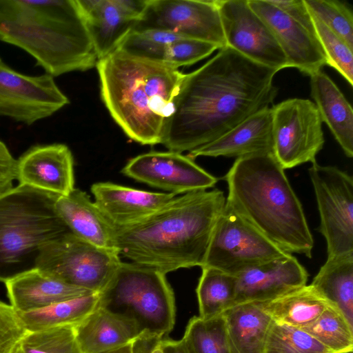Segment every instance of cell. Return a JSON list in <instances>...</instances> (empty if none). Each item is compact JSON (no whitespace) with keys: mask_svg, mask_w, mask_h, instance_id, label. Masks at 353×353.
Returning <instances> with one entry per match:
<instances>
[{"mask_svg":"<svg viewBox=\"0 0 353 353\" xmlns=\"http://www.w3.org/2000/svg\"><path fill=\"white\" fill-rule=\"evenodd\" d=\"M277 71L228 46L186 74L161 144L190 152L209 143L273 103Z\"/></svg>","mask_w":353,"mask_h":353,"instance_id":"6da1fadb","label":"cell"},{"mask_svg":"<svg viewBox=\"0 0 353 353\" xmlns=\"http://www.w3.org/2000/svg\"><path fill=\"white\" fill-rule=\"evenodd\" d=\"M225 203L219 189L175 196L143 219L114 227L115 248L120 257L165 274L201 267Z\"/></svg>","mask_w":353,"mask_h":353,"instance_id":"7a4b0ae2","label":"cell"},{"mask_svg":"<svg viewBox=\"0 0 353 353\" xmlns=\"http://www.w3.org/2000/svg\"><path fill=\"white\" fill-rule=\"evenodd\" d=\"M96 67L101 99L124 133L142 145L161 143L186 74L118 50Z\"/></svg>","mask_w":353,"mask_h":353,"instance_id":"3957f363","label":"cell"},{"mask_svg":"<svg viewBox=\"0 0 353 353\" xmlns=\"http://www.w3.org/2000/svg\"><path fill=\"white\" fill-rule=\"evenodd\" d=\"M226 203L285 252L312 257L314 239L302 205L272 152L236 159L223 176Z\"/></svg>","mask_w":353,"mask_h":353,"instance_id":"277c9868","label":"cell"},{"mask_svg":"<svg viewBox=\"0 0 353 353\" xmlns=\"http://www.w3.org/2000/svg\"><path fill=\"white\" fill-rule=\"evenodd\" d=\"M0 41L26 52L54 78L98 61L76 0H0Z\"/></svg>","mask_w":353,"mask_h":353,"instance_id":"5b68a950","label":"cell"},{"mask_svg":"<svg viewBox=\"0 0 353 353\" xmlns=\"http://www.w3.org/2000/svg\"><path fill=\"white\" fill-rule=\"evenodd\" d=\"M58 196L20 184L0 194V281L36 268L41 248L70 232L56 211Z\"/></svg>","mask_w":353,"mask_h":353,"instance_id":"8992f818","label":"cell"},{"mask_svg":"<svg viewBox=\"0 0 353 353\" xmlns=\"http://www.w3.org/2000/svg\"><path fill=\"white\" fill-rule=\"evenodd\" d=\"M99 294V307L134 322L141 333L163 338L174 327L173 291L157 270L121 261Z\"/></svg>","mask_w":353,"mask_h":353,"instance_id":"52a82bcc","label":"cell"},{"mask_svg":"<svg viewBox=\"0 0 353 353\" xmlns=\"http://www.w3.org/2000/svg\"><path fill=\"white\" fill-rule=\"evenodd\" d=\"M121 262L117 250L98 248L70 232L41 248L36 268L68 284L99 293Z\"/></svg>","mask_w":353,"mask_h":353,"instance_id":"ba28073f","label":"cell"},{"mask_svg":"<svg viewBox=\"0 0 353 353\" xmlns=\"http://www.w3.org/2000/svg\"><path fill=\"white\" fill-rule=\"evenodd\" d=\"M289 254L225 203L201 268H213L236 276L252 267Z\"/></svg>","mask_w":353,"mask_h":353,"instance_id":"9c48e42d","label":"cell"},{"mask_svg":"<svg viewBox=\"0 0 353 353\" xmlns=\"http://www.w3.org/2000/svg\"><path fill=\"white\" fill-rule=\"evenodd\" d=\"M273 154L284 169L316 162L325 139L323 121L314 102L292 98L271 107Z\"/></svg>","mask_w":353,"mask_h":353,"instance_id":"30bf717a","label":"cell"},{"mask_svg":"<svg viewBox=\"0 0 353 353\" xmlns=\"http://www.w3.org/2000/svg\"><path fill=\"white\" fill-rule=\"evenodd\" d=\"M320 215L319 232L327 256L353 252V178L330 165L312 163L308 170Z\"/></svg>","mask_w":353,"mask_h":353,"instance_id":"8fae6325","label":"cell"},{"mask_svg":"<svg viewBox=\"0 0 353 353\" xmlns=\"http://www.w3.org/2000/svg\"><path fill=\"white\" fill-rule=\"evenodd\" d=\"M159 30L226 46L217 0H148L132 31Z\"/></svg>","mask_w":353,"mask_h":353,"instance_id":"7c38bea8","label":"cell"},{"mask_svg":"<svg viewBox=\"0 0 353 353\" xmlns=\"http://www.w3.org/2000/svg\"><path fill=\"white\" fill-rule=\"evenodd\" d=\"M69 103L51 75L24 74L0 58V117L31 125Z\"/></svg>","mask_w":353,"mask_h":353,"instance_id":"4fadbf2b","label":"cell"},{"mask_svg":"<svg viewBox=\"0 0 353 353\" xmlns=\"http://www.w3.org/2000/svg\"><path fill=\"white\" fill-rule=\"evenodd\" d=\"M226 46L277 72L289 68L273 33L248 0H217Z\"/></svg>","mask_w":353,"mask_h":353,"instance_id":"5bb4252c","label":"cell"},{"mask_svg":"<svg viewBox=\"0 0 353 353\" xmlns=\"http://www.w3.org/2000/svg\"><path fill=\"white\" fill-rule=\"evenodd\" d=\"M121 172L176 195L212 188L218 181L188 155L170 150L139 154L131 159Z\"/></svg>","mask_w":353,"mask_h":353,"instance_id":"9a60e30c","label":"cell"},{"mask_svg":"<svg viewBox=\"0 0 353 353\" xmlns=\"http://www.w3.org/2000/svg\"><path fill=\"white\" fill-rule=\"evenodd\" d=\"M248 3L273 33L289 68H296L310 77L322 70L326 59L316 35L268 0H248Z\"/></svg>","mask_w":353,"mask_h":353,"instance_id":"2e32d148","label":"cell"},{"mask_svg":"<svg viewBox=\"0 0 353 353\" xmlns=\"http://www.w3.org/2000/svg\"><path fill=\"white\" fill-rule=\"evenodd\" d=\"M19 184L57 196L74 188V160L63 143L37 145L24 152L17 162Z\"/></svg>","mask_w":353,"mask_h":353,"instance_id":"e0dca14e","label":"cell"},{"mask_svg":"<svg viewBox=\"0 0 353 353\" xmlns=\"http://www.w3.org/2000/svg\"><path fill=\"white\" fill-rule=\"evenodd\" d=\"M235 276L234 305L271 301L306 285L308 273L290 254L252 267Z\"/></svg>","mask_w":353,"mask_h":353,"instance_id":"ac0fdd59","label":"cell"},{"mask_svg":"<svg viewBox=\"0 0 353 353\" xmlns=\"http://www.w3.org/2000/svg\"><path fill=\"white\" fill-rule=\"evenodd\" d=\"M90 190L94 202L115 228L130 225L143 219L176 196L111 182L94 183Z\"/></svg>","mask_w":353,"mask_h":353,"instance_id":"d6986e66","label":"cell"},{"mask_svg":"<svg viewBox=\"0 0 353 353\" xmlns=\"http://www.w3.org/2000/svg\"><path fill=\"white\" fill-rule=\"evenodd\" d=\"M259 152L273 153L272 112L263 108L216 140L188 152L189 157L239 158Z\"/></svg>","mask_w":353,"mask_h":353,"instance_id":"ffe728a7","label":"cell"},{"mask_svg":"<svg viewBox=\"0 0 353 353\" xmlns=\"http://www.w3.org/2000/svg\"><path fill=\"white\" fill-rule=\"evenodd\" d=\"M55 209L75 236L98 248L117 250L114 226L86 192L74 188L68 194L59 196Z\"/></svg>","mask_w":353,"mask_h":353,"instance_id":"44dd1931","label":"cell"},{"mask_svg":"<svg viewBox=\"0 0 353 353\" xmlns=\"http://www.w3.org/2000/svg\"><path fill=\"white\" fill-rule=\"evenodd\" d=\"M5 285L10 304L17 313L94 293L68 284L37 268L8 280Z\"/></svg>","mask_w":353,"mask_h":353,"instance_id":"7402d4cb","label":"cell"},{"mask_svg":"<svg viewBox=\"0 0 353 353\" xmlns=\"http://www.w3.org/2000/svg\"><path fill=\"white\" fill-rule=\"evenodd\" d=\"M85 20L98 60L114 52L132 30L116 0H76Z\"/></svg>","mask_w":353,"mask_h":353,"instance_id":"603a6c76","label":"cell"},{"mask_svg":"<svg viewBox=\"0 0 353 353\" xmlns=\"http://www.w3.org/2000/svg\"><path fill=\"white\" fill-rule=\"evenodd\" d=\"M81 353H102L130 343L141 332L137 324L97 305L74 326Z\"/></svg>","mask_w":353,"mask_h":353,"instance_id":"cb8c5ba5","label":"cell"},{"mask_svg":"<svg viewBox=\"0 0 353 353\" xmlns=\"http://www.w3.org/2000/svg\"><path fill=\"white\" fill-rule=\"evenodd\" d=\"M310 93L325 122L345 154L353 157V110L343 94L322 70L310 77Z\"/></svg>","mask_w":353,"mask_h":353,"instance_id":"d4e9b609","label":"cell"},{"mask_svg":"<svg viewBox=\"0 0 353 353\" xmlns=\"http://www.w3.org/2000/svg\"><path fill=\"white\" fill-rule=\"evenodd\" d=\"M230 353H264L273 319L262 303L234 305L223 314Z\"/></svg>","mask_w":353,"mask_h":353,"instance_id":"484cf974","label":"cell"},{"mask_svg":"<svg viewBox=\"0 0 353 353\" xmlns=\"http://www.w3.org/2000/svg\"><path fill=\"white\" fill-rule=\"evenodd\" d=\"M310 284L353 325V252L327 256Z\"/></svg>","mask_w":353,"mask_h":353,"instance_id":"4316f807","label":"cell"},{"mask_svg":"<svg viewBox=\"0 0 353 353\" xmlns=\"http://www.w3.org/2000/svg\"><path fill=\"white\" fill-rule=\"evenodd\" d=\"M329 303L311 284L262 303L264 310L274 321L298 328L314 322Z\"/></svg>","mask_w":353,"mask_h":353,"instance_id":"83f0119b","label":"cell"},{"mask_svg":"<svg viewBox=\"0 0 353 353\" xmlns=\"http://www.w3.org/2000/svg\"><path fill=\"white\" fill-rule=\"evenodd\" d=\"M99 293H93L26 312L18 313L28 332L63 325H75L98 305Z\"/></svg>","mask_w":353,"mask_h":353,"instance_id":"f1b7e54d","label":"cell"},{"mask_svg":"<svg viewBox=\"0 0 353 353\" xmlns=\"http://www.w3.org/2000/svg\"><path fill=\"white\" fill-rule=\"evenodd\" d=\"M196 290L199 317L211 319L223 314L235 304L236 276L219 270L202 267Z\"/></svg>","mask_w":353,"mask_h":353,"instance_id":"f546056e","label":"cell"},{"mask_svg":"<svg viewBox=\"0 0 353 353\" xmlns=\"http://www.w3.org/2000/svg\"><path fill=\"white\" fill-rule=\"evenodd\" d=\"M301 329L333 353L353 351V325L341 311L330 303L314 322Z\"/></svg>","mask_w":353,"mask_h":353,"instance_id":"4dcf8cb0","label":"cell"},{"mask_svg":"<svg viewBox=\"0 0 353 353\" xmlns=\"http://www.w3.org/2000/svg\"><path fill=\"white\" fill-rule=\"evenodd\" d=\"M188 353H230L223 315L192 317L181 339Z\"/></svg>","mask_w":353,"mask_h":353,"instance_id":"1f68e13d","label":"cell"},{"mask_svg":"<svg viewBox=\"0 0 353 353\" xmlns=\"http://www.w3.org/2000/svg\"><path fill=\"white\" fill-rule=\"evenodd\" d=\"M264 353H333L301 328L273 321Z\"/></svg>","mask_w":353,"mask_h":353,"instance_id":"d6a6232c","label":"cell"},{"mask_svg":"<svg viewBox=\"0 0 353 353\" xmlns=\"http://www.w3.org/2000/svg\"><path fill=\"white\" fill-rule=\"evenodd\" d=\"M74 325H63L27 332L17 347L23 353H81Z\"/></svg>","mask_w":353,"mask_h":353,"instance_id":"836d02e7","label":"cell"},{"mask_svg":"<svg viewBox=\"0 0 353 353\" xmlns=\"http://www.w3.org/2000/svg\"><path fill=\"white\" fill-rule=\"evenodd\" d=\"M179 38L182 37L159 30L131 31L117 50L133 57L161 64L166 46Z\"/></svg>","mask_w":353,"mask_h":353,"instance_id":"e575fe53","label":"cell"},{"mask_svg":"<svg viewBox=\"0 0 353 353\" xmlns=\"http://www.w3.org/2000/svg\"><path fill=\"white\" fill-rule=\"evenodd\" d=\"M310 14L353 49V14L347 3L338 0H304Z\"/></svg>","mask_w":353,"mask_h":353,"instance_id":"d590c367","label":"cell"},{"mask_svg":"<svg viewBox=\"0 0 353 353\" xmlns=\"http://www.w3.org/2000/svg\"><path fill=\"white\" fill-rule=\"evenodd\" d=\"M312 17L316 35L325 57L326 65L334 68L352 86L353 49L322 22L312 15Z\"/></svg>","mask_w":353,"mask_h":353,"instance_id":"8d00e7d4","label":"cell"},{"mask_svg":"<svg viewBox=\"0 0 353 353\" xmlns=\"http://www.w3.org/2000/svg\"><path fill=\"white\" fill-rule=\"evenodd\" d=\"M216 50H219L216 46L205 41L179 38L166 46L161 64L178 69L208 57Z\"/></svg>","mask_w":353,"mask_h":353,"instance_id":"74e56055","label":"cell"},{"mask_svg":"<svg viewBox=\"0 0 353 353\" xmlns=\"http://www.w3.org/2000/svg\"><path fill=\"white\" fill-rule=\"evenodd\" d=\"M27 332L11 305L0 301V353H14Z\"/></svg>","mask_w":353,"mask_h":353,"instance_id":"f35d334b","label":"cell"},{"mask_svg":"<svg viewBox=\"0 0 353 353\" xmlns=\"http://www.w3.org/2000/svg\"><path fill=\"white\" fill-rule=\"evenodd\" d=\"M268 1L316 35L312 17L304 0Z\"/></svg>","mask_w":353,"mask_h":353,"instance_id":"ab89813d","label":"cell"},{"mask_svg":"<svg viewBox=\"0 0 353 353\" xmlns=\"http://www.w3.org/2000/svg\"><path fill=\"white\" fill-rule=\"evenodd\" d=\"M16 159L7 145L0 139V194L13 187L16 180Z\"/></svg>","mask_w":353,"mask_h":353,"instance_id":"60d3db41","label":"cell"},{"mask_svg":"<svg viewBox=\"0 0 353 353\" xmlns=\"http://www.w3.org/2000/svg\"><path fill=\"white\" fill-rule=\"evenodd\" d=\"M163 340L160 336L143 332L131 342V353H163Z\"/></svg>","mask_w":353,"mask_h":353,"instance_id":"b9f144b4","label":"cell"},{"mask_svg":"<svg viewBox=\"0 0 353 353\" xmlns=\"http://www.w3.org/2000/svg\"><path fill=\"white\" fill-rule=\"evenodd\" d=\"M116 2L124 14L136 22L144 12L148 0H116Z\"/></svg>","mask_w":353,"mask_h":353,"instance_id":"7bdbcfd3","label":"cell"},{"mask_svg":"<svg viewBox=\"0 0 353 353\" xmlns=\"http://www.w3.org/2000/svg\"><path fill=\"white\" fill-rule=\"evenodd\" d=\"M163 353H188L182 341L164 339L162 342Z\"/></svg>","mask_w":353,"mask_h":353,"instance_id":"ee69618b","label":"cell"},{"mask_svg":"<svg viewBox=\"0 0 353 353\" xmlns=\"http://www.w3.org/2000/svg\"><path fill=\"white\" fill-rule=\"evenodd\" d=\"M102 353H131V343L120 347Z\"/></svg>","mask_w":353,"mask_h":353,"instance_id":"f6af8a7d","label":"cell"},{"mask_svg":"<svg viewBox=\"0 0 353 353\" xmlns=\"http://www.w3.org/2000/svg\"><path fill=\"white\" fill-rule=\"evenodd\" d=\"M14 353H23V352H21L18 347H17V349L15 350V351L14 352Z\"/></svg>","mask_w":353,"mask_h":353,"instance_id":"bcb514c9","label":"cell"},{"mask_svg":"<svg viewBox=\"0 0 353 353\" xmlns=\"http://www.w3.org/2000/svg\"><path fill=\"white\" fill-rule=\"evenodd\" d=\"M344 353H353V351L352 352H344Z\"/></svg>","mask_w":353,"mask_h":353,"instance_id":"7dc6e473","label":"cell"}]
</instances>
